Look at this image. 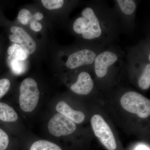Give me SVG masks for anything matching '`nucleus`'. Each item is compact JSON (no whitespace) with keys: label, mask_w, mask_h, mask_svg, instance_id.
Here are the masks:
<instances>
[{"label":"nucleus","mask_w":150,"mask_h":150,"mask_svg":"<svg viewBox=\"0 0 150 150\" xmlns=\"http://www.w3.org/2000/svg\"><path fill=\"white\" fill-rule=\"evenodd\" d=\"M149 61H150V55H149Z\"/></svg>","instance_id":"4be33fe9"},{"label":"nucleus","mask_w":150,"mask_h":150,"mask_svg":"<svg viewBox=\"0 0 150 150\" xmlns=\"http://www.w3.org/2000/svg\"><path fill=\"white\" fill-rule=\"evenodd\" d=\"M116 1L121 10L125 14H132L136 10V4L133 0H117Z\"/></svg>","instance_id":"2eb2a0df"},{"label":"nucleus","mask_w":150,"mask_h":150,"mask_svg":"<svg viewBox=\"0 0 150 150\" xmlns=\"http://www.w3.org/2000/svg\"><path fill=\"white\" fill-rule=\"evenodd\" d=\"M7 53L8 55L12 56L14 59L21 61L25 60L29 56V54L22 46L15 43L8 47Z\"/></svg>","instance_id":"f8f14e48"},{"label":"nucleus","mask_w":150,"mask_h":150,"mask_svg":"<svg viewBox=\"0 0 150 150\" xmlns=\"http://www.w3.org/2000/svg\"><path fill=\"white\" fill-rule=\"evenodd\" d=\"M96 54L89 49H83L71 54L66 65L70 69H76L81 66L91 64L94 62Z\"/></svg>","instance_id":"0eeeda50"},{"label":"nucleus","mask_w":150,"mask_h":150,"mask_svg":"<svg viewBox=\"0 0 150 150\" xmlns=\"http://www.w3.org/2000/svg\"><path fill=\"white\" fill-rule=\"evenodd\" d=\"M120 102L125 110L140 118H146L150 115V100L137 92L126 93L121 97Z\"/></svg>","instance_id":"f03ea898"},{"label":"nucleus","mask_w":150,"mask_h":150,"mask_svg":"<svg viewBox=\"0 0 150 150\" xmlns=\"http://www.w3.org/2000/svg\"><path fill=\"white\" fill-rule=\"evenodd\" d=\"M91 123L95 135L102 144L108 150H115L117 145L114 135L102 116L94 115L91 118Z\"/></svg>","instance_id":"20e7f679"},{"label":"nucleus","mask_w":150,"mask_h":150,"mask_svg":"<svg viewBox=\"0 0 150 150\" xmlns=\"http://www.w3.org/2000/svg\"><path fill=\"white\" fill-rule=\"evenodd\" d=\"M56 110L60 114L64 115L74 123H81L85 118V115L83 112L74 110L64 101L58 103Z\"/></svg>","instance_id":"9d476101"},{"label":"nucleus","mask_w":150,"mask_h":150,"mask_svg":"<svg viewBox=\"0 0 150 150\" xmlns=\"http://www.w3.org/2000/svg\"><path fill=\"white\" fill-rule=\"evenodd\" d=\"M1 45H0V51H1Z\"/></svg>","instance_id":"5701e85b"},{"label":"nucleus","mask_w":150,"mask_h":150,"mask_svg":"<svg viewBox=\"0 0 150 150\" xmlns=\"http://www.w3.org/2000/svg\"><path fill=\"white\" fill-rule=\"evenodd\" d=\"M12 34L9 36L11 42L22 46L28 54H33L36 49V43L33 38L24 29L18 26L11 28Z\"/></svg>","instance_id":"423d86ee"},{"label":"nucleus","mask_w":150,"mask_h":150,"mask_svg":"<svg viewBox=\"0 0 150 150\" xmlns=\"http://www.w3.org/2000/svg\"><path fill=\"white\" fill-rule=\"evenodd\" d=\"M41 2L46 8L50 10L62 8L64 4L63 0H42Z\"/></svg>","instance_id":"dca6fc26"},{"label":"nucleus","mask_w":150,"mask_h":150,"mask_svg":"<svg viewBox=\"0 0 150 150\" xmlns=\"http://www.w3.org/2000/svg\"><path fill=\"white\" fill-rule=\"evenodd\" d=\"M93 87V81L90 75L86 72H82L79 75L76 82L71 86V90L79 94L87 95Z\"/></svg>","instance_id":"1a4fd4ad"},{"label":"nucleus","mask_w":150,"mask_h":150,"mask_svg":"<svg viewBox=\"0 0 150 150\" xmlns=\"http://www.w3.org/2000/svg\"><path fill=\"white\" fill-rule=\"evenodd\" d=\"M33 17L35 18V21H40L43 19V14L40 12L35 13L33 16Z\"/></svg>","instance_id":"412c9836"},{"label":"nucleus","mask_w":150,"mask_h":150,"mask_svg":"<svg viewBox=\"0 0 150 150\" xmlns=\"http://www.w3.org/2000/svg\"><path fill=\"white\" fill-rule=\"evenodd\" d=\"M40 97V91L36 81L27 78L23 81L20 86L19 98L21 108L23 111L30 112L35 109Z\"/></svg>","instance_id":"7ed1b4c3"},{"label":"nucleus","mask_w":150,"mask_h":150,"mask_svg":"<svg viewBox=\"0 0 150 150\" xmlns=\"http://www.w3.org/2000/svg\"><path fill=\"white\" fill-rule=\"evenodd\" d=\"M81 15L74 22L73 29L74 32L81 34L83 38L87 40L100 36L102 30L93 9L91 8H86L82 11Z\"/></svg>","instance_id":"f257e3e1"},{"label":"nucleus","mask_w":150,"mask_h":150,"mask_svg":"<svg viewBox=\"0 0 150 150\" xmlns=\"http://www.w3.org/2000/svg\"><path fill=\"white\" fill-rule=\"evenodd\" d=\"M118 59L117 55L111 51H106L96 56L95 60V71L98 77L102 78L107 74L108 68Z\"/></svg>","instance_id":"6e6552de"},{"label":"nucleus","mask_w":150,"mask_h":150,"mask_svg":"<svg viewBox=\"0 0 150 150\" xmlns=\"http://www.w3.org/2000/svg\"><path fill=\"white\" fill-rule=\"evenodd\" d=\"M30 150H62L58 145L46 140H39L34 142Z\"/></svg>","instance_id":"ddd939ff"},{"label":"nucleus","mask_w":150,"mask_h":150,"mask_svg":"<svg viewBox=\"0 0 150 150\" xmlns=\"http://www.w3.org/2000/svg\"><path fill=\"white\" fill-rule=\"evenodd\" d=\"M9 143L8 136L2 129H0V150H6Z\"/></svg>","instance_id":"6ab92c4d"},{"label":"nucleus","mask_w":150,"mask_h":150,"mask_svg":"<svg viewBox=\"0 0 150 150\" xmlns=\"http://www.w3.org/2000/svg\"><path fill=\"white\" fill-rule=\"evenodd\" d=\"M18 115L12 107L4 103L0 102V120L4 122L16 121Z\"/></svg>","instance_id":"9b49d317"},{"label":"nucleus","mask_w":150,"mask_h":150,"mask_svg":"<svg viewBox=\"0 0 150 150\" xmlns=\"http://www.w3.org/2000/svg\"><path fill=\"white\" fill-rule=\"evenodd\" d=\"M11 82L8 79H0V99L5 95L10 88Z\"/></svg>","instance_id":"a211bd4d"},{"label":"nucleus","mask_w":150,"mask_h":150,"mask_svg":"<svg viewBox=\"0 0 150 150\" xmlns=\"http://www.w3.org/2000/svg\"><path fill=\"white\" fill-rule=\"evenodd\" d=\"M30 27L34 31L38 32L42 29V25L37 21L33 20L30 23Z\"/></svg>","instance_id":"aec40b11"},{"label":"nucleus","mask_w":150,"mask_h":150,"mask_svg":"<svg viewBox=\"0 0 150 150\" xmlns=\"http://www.w3.org/2000/svg\"><path fill=\"white\" fill-rule=\"evenodd\" d=\"M76 129L74 122L60 113L54 115L48 124V131L56 137L70 135L74 133Z\"/></svg>","instance_id":"39448f33"},{"label":"nucleus","mask_w":150,"mask_h":150,"mask_svg":"<svg viewBox=\"0 0 150 150\" xmlns=\"http://www.w3.org/2000/svg\"><path fill=\"white\" fill-rule=\"evenodd\" d=\"M138 84L141 89H148L150 86V64H148L144 69V71L138 81Z\"/></svg>","instance_id":"4468645a"},{"label":"nucleus","mask_w":150,"mask_h":150,"mask_svg":"<svg viewBox=\"0 0 150 150\" xmlns=\"http://www.w3.org/2000/svg\"><path fill=\"white\" fill-rule=\"evenodd\" d=\"M32 15L29 11L23 8L20 11L18 15V20L24 25H27L32 18Z\"/></svg>","instance_id":"f3484780"}]
</instances>
